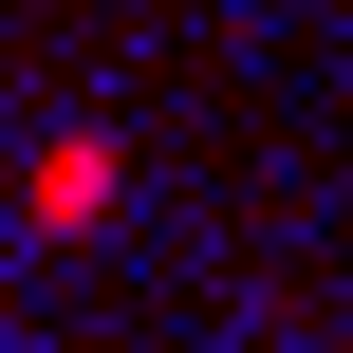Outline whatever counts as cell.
I'll return each instance as SVG.
<instances>
[{"mask_svg":"<svg viewBox=\"0 0 353 353\" xmlns=\"http://www.w3.org/2000/svg\"><path fill=\"white\" fill-rule=\"evenodd\" d=\"M19 205H37V223H56V242H74V223H93V205H112V149H93V130H74V149H37V186H19Z\"/></svg>","mask_w":353,"mask_h":353,"instance_id":"1","label":"cell"}]
</instances>
